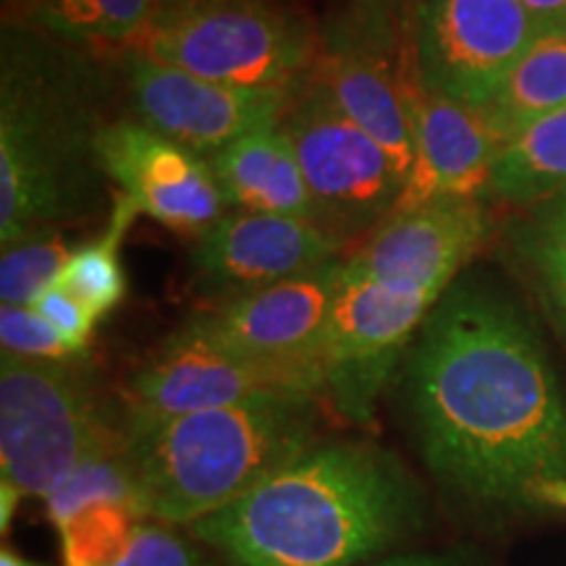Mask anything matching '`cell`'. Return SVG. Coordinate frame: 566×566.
I'll use <instances>...</instances> for the list:
<instances>
[{
    "mask_svg": "<svg viewBox=\"0 0 566 566\" xmlns=\"http://www.w3.org/2000/svg\"><path fill=\"white\" fill-rule=\"evenodd\" d=\"M417 0H352V11L342 24L357 32L359 38L399 45L412 38V19Z\"/></svg>",
    "mask_w": 566,
    "mask_h": 566,
    "instance_id": "83f0119b",
    "label": "cell"
},
{
    "mask_svg": "<svg viewBox=\"0 0 566 566\" xmlns=\"http://www.w3.org/2000/svg\"><path fill=\"white\" fill-rule=\"evenodd\" d=\"M281 126L302 166L321 229L344 242L386 223L405 176L370 134L310 87L300 90Z\"/></svg>",
    "mask_w": 566,
    "mask_h": 566,
    "instance_id": "ba28073f",
    "label": "cell"
},
{
    "mask_svg": "<svg viewBox=\"0 0 566 566\" xmlns=\"http://www.w3.org/2000/svg\"><path fill=\"white\" fill-rule=\"evenodd\" d=\"M0 342L3 354H17L27 359H51V363H69L76 352L55 325L34 307L0 310Z\"/></svg>",
    "mask_w": 566,
    "mask_h": 566,
    "instance_id": "484cf974",
    "label": "cell"
},
{
    "mask_svg": "<svg viewBox=\"0 0 566 566\" xmlns=\"http://www.w3.org/2000/svg\"><path fill=\"white\" fill-rule=\"evenodd\" d=\"M541 504H543V509H546V506L566 509V483H558V485H548V488H543V493H541Z\"/></svg>",
    "mask_w": 566,
    "mask_h": 566,
    "instance_id": "836d02e7",
    "label": "cell"
},
{
    "mask_svg": "<svg viewBox=\"0 0 566 566\" xmlns=\"http://www.w3.org/2000/svg\"><path fill=\"white\" fill-rule=\"evenodd\" d=\"M566 192V108L537 118L509 139L495 160L488 195L541 205Z\"/></svg>",
    "mask_w": 566,
    "mask_h": 566,
    "instance_id": "ffe728a7",
    "label": "cell"
},
{
    "mask_svg": "<svg viewBox=\"0 0 566 566\" xmlns=\"http://www.w3.org/2000/svg\"><path fill=\"white\" fill-rule=\"evenodd\" d=\"M111 566H216L187 537L176 535L174 530L142 522L134 533L129 548Z\"/></svg>",
    "mask_w": 566,
    "mask_h": 566,
    "instance_id": "4316f807",
    "label": "cell"
},
{
    "mask_svg": "<svg viewBox=\"0 0 566 566\" xmlns=\"http://www.w3.org/2000/svg\"><path fill=\"white\" fill-rule=\"evenodd\" d=\"M420 525V488L388 451L315 443L189 533L233 566H354Z\"/></svg>",
    "mask_w": 566,
    "mask_h": 566,
    "instance_id": "7a4b0ae2",
    "label": "cell"
},
{
    "mask_svg": "<svg viewBox=\"0 0 566 566\" xmlns=\"http://www.w3.org/2000/svg\"><path fill=\"white\" fill-rule=\"evenodd\" d=\"M558 108H566V32L541 34L509 71L485 113L509 142Z\"/></svg>",
    "mask_w": 566,
    "mask_h": 566,
    "instance_id": "44dd1931",
    "label": "cell"
},
{
    "mask_svg": "<svg viewBox=\"0 0 566 566\" xmlns=\"http://www.w3.org/2000/svg\"><path fill=\"white\" fill-rule=\"evenodd\" d=\"M137 208L124 195H116L111 210L108 229L92 242L82 244L71 252L66 268H63L59 283L66 286L76 300L87 304L97 317L108 315L122 304L126 294V275L122 268V242L129 226L137 218Z\"/></svg>",
    "mask_w": 566,
    "mask_h": 566,
    "instance_id": "7402d4cb",
    "label": "cell"
},
{
    "mask_svg": "<svg viewBox=\"0 0 566 566\" xmlns=\"http://www.w3.org/2000/svg\"><path fill=\"white\" fill-rule=\"evenodd\" d=\"M32 307L38 310V313L45 315L76 352L82 354L84 349H87L92 342V334H95L97 315L92 313L87 304L76 300V296L71 294L66 286L53 283V286L32 304Z\"/></svg>",
    "mask_w": 566,
    "mask_h": 566,
    "instance_id": "f1b7e54d",
    "label": "cell"
},
{
    "mask_svg": "<svg viewBox=\"0 0 566 566\" xmlns=\"http://www.w3.org/2000/svg\"><path fill=\"white\" fill-rule=\"evenodd\" d=\"M321 45L307 17L268 0H168L132 51L208 82L300 92Z\"/></svg>",
    "mask_w": 566,
    "mask_h": 566,
    "instance_id": "5b68a950",
    "label": "cell"
},
{
    "mask_svg": "<svg viewBox=\"0 0 566 566\" xmlns=\"http://www.w3.org/2000/svg\"><path fill=\"white\" fill-rule=\"evenodd\" d=\"M338 244L317 223L237 210L197 239L192 265L205 292L226 302L328 263Z\"/></svg>",
    "mask_w": 566,
    "mask_h": 566,
    "instance_id": "2e32d148",
    "label": "cell"
},
{
    "mask_svg": "<svg viewBox=\"0 0 566 566\" xmlns=\"http://www.w3.org/2000/svg\"><path fill=\"white\" fill-rule=\"evenodd\" d=\"M97 55L38 30H6L0 61V242L80 218L101 197L105 82Z\"/></svg>",
    "mask_w": 566,
    "mask_h": 566,
    "instance_id": "3957f363",
    "label": "cell"
},
{
    "mask_svg": "<svg viewBox=\"0 0 566 566\" xmlns=\"http://www.w3.org/2000/svg\"><path fill=\"white\" fill-rule=\"evenodd\" d=\"M412 124L415 160L388 218L436 200H483L506 145L485 108L424 87L412 105Z\"/></svg>",
    "mask_w": 566,
    "mask_h": 566,
    "instance_id": "e0dca14e",
    "label": "cell"
},
{
    "mask_svg": "<svg viewBox=\"0 0 566 566\" xmlns=\"http://www.w3.org/2000/svg\"><path fill=\"white\" fill-rule=\"evenodd\" d=\"M415 34L401 45H378L338 24L325 34L321 55L310 71V87L344 118L370 134L391 155L401 176L415 160V124L409 95L420 87Z\"/></svg>",
    "mask_w": 566,
    "mask_h": 566,
    "instance_id": "4fadbf2b",
    "label": "cell"
},
{
    "mask_svg": "<svg viewBox=\"0 0 566 566\" xmlns=\"http://www.w3.org/2000/svg\"><path fill=\"white\" fill-rule=\"evenodd\" d=\"M543 34L566 32V0H520Z\"/></svg>",
    "mask_w": 566,
    "mask_h": 566,
    "instance_id": "f546056e",
    "label": "cell"
},
{
    "mask_svg": "<svg viewBox=\"0 0 566 566\" xmlns=\"http://www.w3.org/2000/svg\"><path fill=\"white\" fill-rule=\"evenodd\" d=\"M210 166L231 208L317 223L313 195L281 122L231 142Z\"/></svg>",
    "mask_w": 566,
    "mask_h": 566,
    "instance_id": "ac0fdd59",
    "label": "cell"
},
{
    "mask_svg": "<svg viewBox=\"0 0 566 566\" xmlns=\"http://www.w3.org/2000/svg\"><path fill=\"white\" fill-rule=\"evenodd\" d=\"M0 566H45V564H38V562H32V558L19 556L17 551L3 546V551H0Z\"/></svg>",
    "mask_w": 566,
    "mask_h": 566,
    "instance_id": "e575fe53",
    "label": "cell"
},
{
    "mask_svg": "<svg viewBox=\"0 0 566 566\" xmlns=\"http://www.w3.org/2000/svg\"><path fill=\"white\" fill-rule=\"evenodd\" d=\"M409 422L438 485L485 514L543 509L566 483V396L533 323L506 296L454 283L401 373Z\"/></svg>",
    "mask_w": 566,
    "mask_h": 566,
    "instance_id": "6da1fadb",
    "label": "cell"
},
{
    "mask_svg": "<svg viewBox=\"0 0 566 566\" xmlns=\"http://www.w3.org/2000/svg\"><path fill=\"white\" fill-rule=\"evenodd\" d=\"M97 163L118 195L181 237L202 239L229 208L210 160L134 118H118L101 134Z\"/></svg>",
    "mask_w": 566,
    "mask_h": 566,
    "instance_id": "5bb4252c",
    "label": "cell"
},
{
    "mask_svg": "<svg viewBox=\"0 0 566 566\" xmlns=\"http://www.w3.org/2000/svg\"><path fill=\"white\" fill-rule=\"evenodd\" d=\"M373 566H475L472 558L462 554H405L391 556Z\"/></svg>",
    "mask_w": 566,
    "mask_h": 566,
    "instance_id": "4dcf8cb0",
    "label": "cell"
},
{
    "mask_svg": "<svg viewBox=\"0 0 566 566\" xmlns=\"http://www.w3.org/2000/svg\"><path fill=\"white\" fill-rule=\"evenodd\" d=\"M491 231L483 200H436L388 218L346 268L375 281H401L443 296Z\"/></svg>",
    "mask_w": 566,
    "mask_h": 566,
    "instance_id": "9a60e30c",
    "label": "cell"
},
{
    "mask_svg": "<svg viewBox=\"0 0 566 566\" xmlns=\"http://www.w3.org/2000/svg\"><path fill=\"white\" fill-rule=\"evenodd\" d=\"M441 296L346 268L323 344V396L354 424H373L388 375Z\"/></svg>",
    "mask_w": 566,
    "mask_h": 566,
    "instance_id": "52a82bcc",
    "label": "cell"
},
{
    "mask_svg": "<svg viewBox=\"0 0 566 566\" xmlns=\"http://www.w3.org/2000/svg\"><path fill=\"white\" fill-rule=\"evenodd\" d=\"M543 296H546V304L554 315V321L562 331L564 342H566V283L564 281H541Z\"/></svg>",
    "mask_w": 566,
    "mask_h": 566,
    "instance_id": "1f68e13d",
    "label": "cell"
},
{
    "mask_svg": "<svg viewBox=\"0 0 566 566\" xmlns=\"http://www.w3.org/2000/svg\"><path fill=\"white\" fill-rule=\"evenodd\" d=\"M313 394H268L124 428L134 495L145 520L192 525L221 512L313 449Z\"/></svg>",
    "mask_w": 566,
    "mask_h": 566,
    "instance_id": "277c9868",
    "label": "cell"
},
{
    "mask_svg": "<svg viewBox=\"0 0 566 566\" xmlns=\"http://www.w3.org/2000/svg\"><path fill=\"white\" fill-rule=\"evenodd\" d=\"M268 394L321 396L302 375L231 352L195 315L132 375L126 428L242 405Z\"/></svg>",
    "mask_w": 566,
    "mask_h": 566,
    "instance_id": "9c48e42d",
    "label": "cell"
},
{
    "mask_svg": "<svg viewBox=\"0 0 566 566\" xmlns=\"http://www.w3.org/2000/svg\"><path fill=\"white\" fill-rule=\"evenodd\" d=\"M118 66L134 122L205 160L260 126L283 122L300 95L208 82L139 51L118 55Z\"/></svg>",
    "mask_w": 566,
    "mask_h": 566,
    "instance_id": "8fae6325",
    "label": "cell"
},
{
    "mask_svg": "<svg viewBox=\"0 0 566 566\" xmlns=\"http://www.w3.org/2000/svg\"><path fill=\"white\" fill-rule=\"evenodd\" d=\"M168 0H13L30 30L87 51L122 55L150 30Z\"/></svg>",
    "mask_w": 566,
    "mask_h": 566,
    "instance_id": "d6986e66",
    "label": "cell"
},
{
    "mask_svg": "<svg viewBox=\"0 0 566 566\" xmlns=\"http://www.w3.org/2000/svg\"><path fill=\"white\" fill-rule=\"evenodd\" d=\"M516 247L537 281L566 283V192L537 205L535 216L522 226Z\"/></svg>",
    "mask_w": 566,
    "mask_h": 566,
    "instance_id": "d4e9b609",
    "label": "cell"
},
{
    "mask_svg": "<svg viewBox=\"0 0 566 566\" xmlns=\"http://www.w3.org/2000/svg\"><path fill=\"white\" fill-rule=\"evenodd\" d=\"M19 499H21V493L17 491V488L3 480V483H0V527H3V533L11 525L13 512H17V506H19Z\"/></svg>",
    "mask_w": 566,
    "mask_h": 566,
    "instance_id": "d6a6232c",
    "label": "cell"
},
{
    "mask_svg": "<svg viewBox=\"0 0 566 566\" xmlns=\"http://www.w3.org/2000/svg\"><path fill=\"white\" fill-rule=\"evenodd\" d=\"M342 275L344 260L334 258L226 300L200 317L231 352L302 375L323 396V344Z\"/></svg>",
    "mask_w": 566,
    "mask_h": 566,
    "instance_id": "7c38bea8",
    "label": "cell"
},
{
    "mask_svg": "<svg viewBox=\"0 0 566 566\" xmlns=\"http://www.w3.org/2000/svg\"><path fill=\"white\" fill-rule=\"evenodd\" d=\"M59 231L48 229L6 247L0 260V302L9 307H32L53 283H59L71 258Z\"/></svg>",
    "mask_w": 566,
    "mask_h": 566,
    "instance_id": "cb8c5ba5",
    "label": "cell"
},
{
    "mask_svg": "<svg viewBox=\"0 0 566 566\" xmlns=\"http://www.w3.org/2000/svg\"><path fill=\"white\" fill-rule=\"evenodd\" d=\"M145 514L134 501H95L59 525L66 566H111L129 548Z\"/></svg>",
    "mask_w": 566,
    "mask_h": 566,
    "instance_id": "603a6c76",
    "label": "cell"
},
{
    "mask_svg": "<svg viewBox=\"0 0 566 566\" xmlns=\"http://www.w3.org/2000/svg\"><path fill=\"white\" fill-rule=\"evenodd\" d=\"M124 438L113 430L74 359L0 363V467L21 495L48 499L101 446Z\"/></svg>",
    "mask_w": 566,
    "mask_h": 566,
    "instance_id": "8992f818",
    "label": "cell"
},
{
    "mask_svg": "<svg viewBox=\"0 0 566 566\" xmlns=\"http://www.w3.org/2000/svg\"><path fill=\"white\" fill-rule=\"evenodd\" d=\"M412 34L424 87L485 108L543 32L520 0H417Z\"/></svg>",
    "mask_w": 566,
    "mask_h": 566,
    "instance_id": "30bf717a",
    "label": "cell"
}]
</instances>
